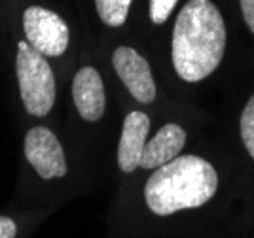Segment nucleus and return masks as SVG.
Instances as JSON below:
<instances>
[{
	"label": "nucleus",
	"mask_w": 254,
	"mask_h": 238,
	"mask_svg": "<svg viewBox=\"0 0 254 238\" xmlns=\"http://www.w3.org/2000/svg\"><path fill=\"white\" fill-rule=\"evenodd\" d=\"M133 0H95L99 17L108 27H122L127 19V13Z\"/></svg>",
	"instance_id": "10"
},
{
	"label": "nucleus",
	"mask_w": 254,
	"mask_h": 238,
	"mask_svg": "<svg viewBox=\"0 0 254 238\" xmlns=\"http://www.w3.org/2000/svg\"><path fill=\"white\" fill-rule=\"evenodd\" d=\"M241 138L247 151L254 159V95L249 98L241 114Z\"/></svg>",
	"instance_id": "11"
},
{
	"label": "nucleus",
	"mask_w": 254,
	"mask_h": 238,
	"mask_svg": "<svg viewBox=\"0 0 254 238\" xmlns=\"http://www.w3.org/2000/svg\"><path fill=\"white\" fill-rule=\"evenodd\" d=\"M72 98L85 121H99L106 110L103 78L93 66L80 68L72 82Z\"/></svg>",
	"instance_id": "7"
},
{
	"label": "nucleus",
	"mask_w": 254,
	"mask_h": 238,
	"mask_svg": "<svg viewBox=\"0 0 254 238\" xmlns=\"http://www.w3.org/2000/svg\"><path fill=\"white\" fill-rule=\"evenodd\" d=\"M15 70L27 112L36 117L50 114L55 104V78L46 57L31 48L29 42H19Z\"/></svg>",
	"instance_id": "3"
},
{
	"label": "nucleus",
	"mask_w": 254,
	"mask_h": 238,
	"mask_svg": "<svg viewBox=\"0 0 254 238\" xmlns=\"http://www.w3.org/2000/svg\"><path fill=\"white\" fill-rule=\"evenodd\" d=\"M23 27L29 46L44 57H59L68 48V27L55 11L29 6L23 13Z\"/></svg>",
	"instance_id": "4"
},
{
	"label": "nucleus",
	"mask_w": 254,
	"mask_h": 238,
	"mask_svg": "<svg viewBox=\"0 0 254 238\" xmlns=\"http://www.w3.org/2000/svg\"><path fill=\"white\" fill-rule=\"evenodd\" d=\"M150 131V117L142 112H131L124 119L122 138L118 145V165L124 172H133L140 165L142 149Z\"/></svg>",
	"instance_id": "8"
},
{
	"label": "nucleus",
	"mask_w": 254,
	"mask_h": 238,
	"mask_svg": "<svg viewBox=\"0 0 254 238\" xmlns=\"http://www.w3.org/2000/svg\"><path fill=\"white\" fill-rule=\"evenodd\" d=\"M112 64L120 80L124 82L133 98L142 104H148L156 98V83L150 70L148 61L133 48L122 46L112 55Z\"/></svg>",
	"instance_id": "6"
},
{
	"label": "nucleus",
	"mask_w": 254,
	"mask_h": 238,
	"mask_svg": "<svg viewBox=\"0 0 254 238\" xmlns=\"http://www.w3.org/2000/svg\"><path fill=\"white\" fill-rule=\"evenodd\" d=\"M25 155L32 168L44 178L66 176V159L57 136L46 127H34L25 136Z\"/></svg>",
	"instance_id": "5"
},
{
	"label": "nucleus",
	"mask_w": 254,
	"mask_h": 238,
	"mask_svg": "<svg viewBox=\"0 0 254 238\" xmlns=\"http://www.w3.org/2000/svg\"><path fill=\"white\" fill-rule=\"evenodd\" d=\"M186 144V131L177 123H167L159 129L156 136L146 142L140 157L142 168H159L167 165L175 157H179L182 147Z\"/></svg>",
	"instance_id": "9"
},
{
	"label": "nucleus",
	"mask_w": 254,
	"mask_h": 238,
	"mask_svg": "<svg viewBox=\"0 0 254 238\" xmlns=\"http://www.w3.org/2000/svg\"><path fill=\"white\" fill-rule=\"evenodd\" d=\"M218 189V174L209 161L195 155H180L159 166L144 187L148 208L158 216L207 204Z\"/></svg>",
	"instance_id": "2"
},
{
	"label": "nucleus",
	"mask_w": 254,
	"mask_h": 238,
	"mask_svg": "<svg viewBox=\"0 0 254 238\" xmlns=\"http://www.w3.org/2000/svg\"><path fill=\"white\" fill-rule=\"evenodd\" d=\"M239 2H241V11H243L245 23L254 32V0H239Z\"/></svg>",
	"instance_id": "14"
},
{
	"label": "nucleus",
	"mask_w": 254,
	"mask_h": 238,
	"mask_svg": "<svg viewBox=\"0 0 254 238\" xmlns=\"http://www.w3.org/2000/svg\"><path fill=\"white\" fill-rule=\"evenodd\" d=\"M171 55L175 70L184 82H201L211 76L224 57L226 25L211 0H190L180 10Z\"/></svg>",
	"instance_id": "1"
},
{
	"label": "nucleus",
	"mask_w": 254,
	"mask_h": 238,
	"mask_svg": "<svg viewBox=\"0 0 254 238\" xmlns=\"http://www.w3.org/2000/svg\"><path fill=\"white\" fill-rule=\"evenodd\" d=\"M15 235H17V227L13 219L0 216V238H15Z\"/></svg>",
	"instance_id": "13"
},
{
	"label": "nucleus",
	"mask_w": 254,
	"mask_h": 238,
	"mask_svg": "<svg viewBox=\"0 0 254 238\" xmlns=\"http://www.w3.org/2000/svg\"><path fill=\"white\" fill-rule=\"evenodd\" d=\"M179 0H150V19L156 25H161L169 19L173 8Z\"/></svg>",
	"instance_id": "12"
}]
</instances>
